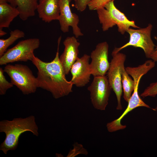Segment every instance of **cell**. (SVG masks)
I'll return each instance as SVG.
<instances>
[{"instance_id": "6da1fadb", "label": "cell", "mask_w": 157, "mask_h": 157, "mask_svg": "<svg viewBox=\"0 0 157 157\" xmlns=\"http://www.w3.org/2000/svg\"><path fill=\"white\" fill-rule=\"evenodd\" d=\"M61 39V36L58 38L57 51L51 62L43 61L35 55L31 61L38 70V88L50 92L55 99L67 96L73 91V84L71 81L67 80L59 60V50Z\"/></svg>"}, {"instance_id": "7a4b0ae2", "label": "cell", "mask_w": 157, "mask_h": 157, "mask_svg": "<svg viewBox=\"0 0 157 157\" xmlns=\"http://www.w3.org/2000/svg\"><path fill=\"white\" fill-rule=\"evenodd\" d=\"M38 128L33 115L25 118H15L10 121H0V132L4 133L6 137L0 145V150L5 154L10 150H15L18 147L19 138L22 134L28 131L38 136Z\"/></svg>"}, {"instance_id": "3957f363", "label": "cell", "mask_w": 157, "mask_h": 157, "mask_svg": "<svg viewBox=\"0 0 157 157\" xmlns=\"http://www.w3.org/2000/svg\"><path fill=\"white\" fill-rule=\"evenodd\" d=\"M113 0L106 4L104 7L96 10L99 19L105 31L117 25L118 31L122 34L127 32L130 27L140 28L133 20H130L122 12L115 7Z\"/></svg>"}, {"instance_id": "277c9868", "label": "cell", "mask_w": 157, "mask_h": 157, "mask_svg": "<svg viewBox=\"0 0 157 157\" xmlns=\"http://www.w3.org/2000/svg\"><path fill=\"white\" fill-rule=\"evenodd\" d=\"M11 82L25 95L34 93L38 88L36 77L27 66L21 64L7 65L3 69Z\"/></svg>"}, {"instance_id": "5b68a950", "label": "cell", "mask_w": 157, "mask_h": 157, "mask_svg": "<svg viewBox=\"0 0 157 157\" xmlns=\"http://www.w3.org/2000/svg\"><path fill=\"white\" fill-rule=\"evenodd\" d=\"M152 26L149 24L145 28L135 29L129 28L127 32L129 35L128 42L122 46L115 48L112 53H117L122 49L129 46L139 47L144 51L147 58L153 60L156 46L151 37Z\"/></svg>"}, {"instance_id": "8992f818", "label": "cell", "mask_w": 157, "mask_h": 157, "mask_svg": "<svg viewBox=\"0 0 157 157\" xmlns=\"http://www.w3.org/2000/svg\"><path fill=\"white\" fill-rule=\"evenodd\" d=\"M40 40L38 38H30L22 40L9 49L0 57V65L18 61H32L34 51L38 48Z\"/></svg>"}, {"instance_id": "52a82bcc", "label": "cell", "mask_w": 157, "mask_h": 157, "mask_svg": "<svg viewBox=\"0 0 157 157\" xmlns=\"http://www.w3.org/2000/svg\"><path fill=\"white\" fill-rule=\"evenodd\" d=\"M111 89L107 76H94L88 90L90 92L91 102L94 108L100 110H105Z\"/></svg>"}, {"instance_id": "ba28073f", "label": "cell", "mask_w": 157, "mask_h": 157, "mask_svg": "<svg viewBox=\"0 0 157 157\" xmlns=\"http://www.w3.org/2000/svg\"><path fill=\"white\" fill-rule=\"evenodd\" d=\"M113 58L107 73L108 79L112 89L115 92L117 100L116 109H122L121 98L122 93L121 71L124 66L126 56L122 53H112Z\"/></svg>"}, {"instance_id": "9c48e42d", "label": "cell", "mask_w": 157, "mask_h": 157, "mask_svg": "<svg viewBox=\"0 0 157 157\" xmlns=\"http://www.w3.org/2000/svg\"><path fill=\"white\" fill-rule=\"evenodd\" d=\"M109 45L106 42L98 43L91 53L90 67L94 76H105L109 69L108 60Z\"/></svg>"}, {"instance_id": "30bf717a", "label": "cell", "mask_w": 157, "mask_h": 157, "mask_svg": "<svg viewBox=\"0 0 157 157\" xmlns=\"http://www.w3.org/2000/svg\"><path fill=\"white\" fill-rule=\"evenodd\" d=\"M72 0H59L60 13L58 20L63 33L68 32L69 27L71 26L73 34L78 38L83 36V34L78 26L79 22L78 15L71 11L70 3Z\"/></svg>"}, {"instance_id": "8fae6325", "label": "cell", "mask_w": 157, "mask_h": 157, "mask_svg": "<svg viewBox=\"0 0 157 157\" xmlns=\"http://www.w3.org/2000/svg\"><path fill=\"white\" fill-rule=\"evenodd\" d=\"M90 58V56L85 54L78 58L72 67L71 81L77 87H83L90 81L91 75L89 63Z\"/></svg>"}, {"instance_id": "7c38bea8", "label": "cell", "mask_w": 157, "mask_h": 157, "mask_svg": "<svg viewBox=\"0 0 157 157\" xmlns=\"http://www.w3.org/2000/svg\"><path fill=\"white\" fill-rule=\"evenodd\" d=\"M65 48L59 56L60 63L66 75L69 74L72 67L79 58L80 43L75 36L68 37L63 42Z\"/></svg>"}, {"instance_id": "4fadbf2b", "label": "cell", "mask_w": 157, "mask_h": 157, "mask_svg": "<svg viewBox=\"0 0 157 157\" xmlns=\"http://www.w3.org/2000/svg\"><path fill=\"white\" fill-rule=\"evenodd\" d=\"M39 17L45 22L58 20L59 0H39L37 9Z\"/></svg>"}, {"instance_id": "5bb4252c", "label": "cell", "mask_w": 157, "mask_h": 157, "mask_svg": "<svg viewBox=\"0 0 157 157\" xmlns=\"http://www.w3.org/2000/svg\"><path fill=\"white\" fill-rule=\"evenodd\" d=\"M139 107L151 108L142 100L138 94L133 93L128 102L126 108L122 115L118 118L107 124L106 127L108 131L112 133L125 129L126 125H123L121 123L122 119L129 112Z\"/></svg>"}, {"instance_id": "9a60e30c", "label": "cell", "mask_w": 157, "mask_h": 157, "mask_svg": "<svg viewBox=\"0 0 157 157\" xmlns=\"http://www.w3.org/2000/svg\"><path fill=\"white\" fill-rule=\"evenodd\" d=\"M38 0H8L13 6L17 8L19 12V16L23 21L27 20L35 15Z\"/></svg>"}, {"instance_id": "2e32d148", "label": "cell", "mask_w": 157, "mask_h": 157, "mask_svg": "<svg viewBox=\"0 0 157 157\" xmlns=\"http://www.w3.org/2000/svg\"><path fill=\"white\" fill-rule=\"evenodd\" d=\"M17 8L7 3L0 4V29L8 28L13 19L19 15Z\"/></svg>"}, {"instance_id": "e0dca14e", "label": "cell", "mask_w": 157, "mask_h": 157, "mask_svg": "<svg viewBox=\"0 0 157 157\" xmlns=\"http://www.w3.org/2000/svg\"><path fill=\"white\" fill-rule=\"evenodd\" d=\"M121 74L123 98L124 100L128 102L134 90V81L133 79L129 76L125 70L124 66L122 69Z\"/></svg>"}, {"instance_id": "ac0fdd59", "label": "cell", "mask_w": 157, "mask_h": 157, "mask_svg": "<svg viewBox=\"0 0 157 157\" xmlns=\"http://www.w3.org/2000/svg\"><path fill=\"white\" fill-rule=\"evenodd\" d=\"M10 36L6 39H0V57L6 51L7 49L17 40L23 38L25 33L22 31L16 29L10 32Z\"/></svg>"}, {"instance_id": "d6986e66", "label": "cell", "mask_w": 157, "mask_h": 157, "mask_svg": "<svg viewBox=\"0 0 157 157\" xmlns=\"http://www.w3.org/2000/svg\"><path fill=\"white\" fill-rule=\"evenodd\" d=\"M3 69L0 68V94H5L8 90L12 87L13 85L7 80L4 75Z\"/></svg>"}, {"instance_id": "ffe728a7", "label": "cell", "mask_w": 157, "mask_h": 157, "mask_svg": "<svg viewBox=\"0 0 157 157\" xmlns=\"http://www.w3.org/2000/svg\"><path fill=\"white\" fill-rule=\"evenodd\" d=\"M157 95V82L151 83L140 94L143 98L150 96L155 97Z\"/></svg>"}, {"instance_id": "44dd1931", "label": "cell", "mask_w": 157, "mask_h": 157, "mask_svg": "<svg viewBox=\"0 0 157 157\" xmlns=\"http://www.w3.org/2000/svg\"><path fill=\"white\" fill-rule=\"evenodd\" d=\"M113 0H92L88 4V7L90 10H96L104 7L105 5Z\"/></svg>"}, {"instance_id": "7402d4cb", "label": "cell", "mask_w": 157, "mask_h": 157, "mask_svg": "<svg viewBox=\"0 0 157 157\" xmlns=\"http://www.w3.org/2000/svg\"><path fill=\"white\" fill-rule=\"evenodd\" d=\"M92 0H77L74 6L78 10L83 12L86 8L88 3Z\"/></svg>"}, {"instance_id": "603a6c76", "label": "cell", "mask_w": 157, "mask_h": 157, "mask_svg": "<svg viewBox=\"0 0 157 157\" xmlns=\"http://www.w3.org/2000/svg\"><path fill=\"white\" fill-rule=\"evenodd\" d=\"M154 61L155 62H157V46L155 49V51L154 55Z\"/></svg>"}, {"instance_id": "cb8c5ba5", "label": "cell", "mask_w": 157, "mask_h": 157, "mask_svg": "<svg viewBox=\"0 0 157 157\" xmlns=\"http://www.w3.org/2000/svg\"><path fill=\"white\" fill-rule=\"evenodd\" d=\"M2 29H0V36L1 37L6 34V33Z\"/></svg>"}, {"instance_id": "d4e9b609", "label": "cell", "mask_w": 157, "mask_h": 157, "mask_svg": "<svg viewBox=\"0 0 157 157\" xmlns=\"http://www.w3.org/2000/svg\"><path fill=\"white\" fill-rule=\"evenodd\" d=\"M8 0H0V4L4 3H7Z\"/></svg>"}, {"instance_id": "484cf974", "label": "cell", "mask_w": 157, "mask_h": 157, "mask_svg": "<svg viewBox=\"0 0 157 157\" xmlns=\"http://www.w3.org/2000/svg\"><path fill=\"white\" fill-rule=\"evenodd\" d=\"M153 110H154L157 111V106L156 107V108H154V109H153Z\"/></svg>"}, {"instance_id": "4316f807", "label": "cell", "mask_w": 157, "mask_h": 157, "mask_svg": "<svg viewBox=\"0 0 157 157\" xmlns=\"http://www.w3.org/2000/svg\"><path fill=\"white\" fill-rule=\"evenodd\" d=\"M74 0V1L75 2V1H76L77 0Z\"/></svg>"}]
</instances>
